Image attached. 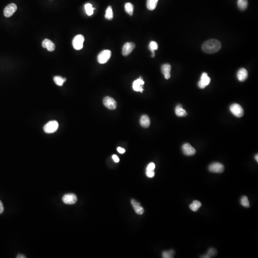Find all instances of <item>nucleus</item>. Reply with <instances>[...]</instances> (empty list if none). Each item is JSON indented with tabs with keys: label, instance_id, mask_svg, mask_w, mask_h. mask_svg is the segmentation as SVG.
Masks as SVG:
<instances>
[{
	"label": "nucleus",
	"instance_id": "obj_13",
	"mask_svg": "<svg viewBox=\"0 0 258 258\" xmlns=\"http://www.w3.org/2000/svg\"><path fill=\"white\" fill-rule=\"evenodd\" d=\"M144 84H145L144 81L142 80L141 77H140L139 79H137L133 82V89L135 92H142L143 89L142 88V86L144 85Z\"/></svg>",
	"mask_w": 258,
	"mask_h": 258
},
{
	"label": "nucleus",
	"instance_id": "obj_36",
	"mask_svg": "<svg viewBox=\"0 0 258 258\" xmlns=\"http://www.w3.org/2000/svg\"><path fill=\"white\" fill-rule=\"evenodd\" d=\"M17 258H26V257L24 255H21V254H20V255H17V257H16Z\"/></svg>",
	"mask_w": 258,
	"mask_h": 258
},
{
	"label": "nucleus",
	"instance_id": "obj_14",
	"mask_svg": "<svg viewBox=\"0 0 258 258\" xmlns=\"http://www.w3.org/2000/svg\"><path fill=\"white\" fill-rule=\"evenodd\" d=\"M131 204L136 214L138 215H142L143 213L144 209L141 206L140 204L137 202V201L134 199H132L131 200Z\"/></svg>",
	"mask_w": 258,
	"mask_h": 258
},
{
	"label": "nucleus",
	"instance_id": "obj_4",
	"mask_svg": "<svg viewBox=\"0 0 258 258\" xmlns=\"http://www.w3.org/2000/svg\"><path fill=\"white\" fill-rule=\"evenodd\" d=\"M84 41V36L81 35H78L75 36L72 41V45L74 49L77 50L82 49Z\"/></svg>",
	"mask_w": 258,
	"mask_h": 258
},
{
	"label": "nucleus",
	"instance_id": "obj_27",
	"mask_svg": "<svg viewBox=\"0 0 258 258\" xmlns=\"http://www.w3.org/2000/svg\"><path fill=\"white\" fill-rule=\"evenodd\" d=\"M85 8L86 13L88 15H89V16L92 15L93 14L94 10L95 9L92 7V4H90V3H87L85 5Z\"/></svg>",
	"mask_w": 258,
	"mask_h": 258
},
{
	"label": "nucleus",
	"instance_id": "obj_33",
	"mask_svg": "<svg viewBox=\"0 0 258 258\" xmlns=\"http://www.w3.org/2000/svg\"><path fill=\"white\" fill-rule=\"evenodd\" d=\"M3 211H4V207H3L2 202L0 200V214L3 213Z\"/></svg>",
	"mask_w": 258,
	"mask_h": 258
},
{
	"label": "nucleus",
	"instance_id": "obj_23",
	"mask_svg": "<svg viewBox=\"0 0 258 258\" xmlns=\"http://www.w3.org/2000/svg\"><path fill=\"white\" fill-rule=\"evenodd\" d=\"M248 6V2L247 0H238V7L240 10L244 11L247 8Z\"/></svg>",
	"mask_w": 258,
	"mask_h": 258
},
{
	"label": "nucleus",
	"instance_id": "obj_5",
	"mask_svg": "<svg viewBox=\"0 0 258 258\" xmlns=\"http://www.w3.org/2000/svg\"><path fill=\"white\" fill-rule=\"evenodd\" d=\"M230 110L234 116L238 118H240L243 116L244 114V110L242 107L239 104H236V103L231 105V106L230 107Z\"/></svg>",
	"mask_w": 258,
	"mask_h": 258
},
{
	"label": "nucleus",
	"instance_id": "obj_34",
	"mask_svg": "<svg viewBox=\"0 0 258 258\" xmlns=\"http://www.w3.org/2000/svg\"><path fill=\"white\" fill-rule=\"evenodd\" d=\"M117 151H118L119 153H120V154H124L125 152V149H123L122 148L120 147L117 148Z\"/></svg>",
	"mask_w": 258,
	"mask_h": 258
},
{
	"label": "nucleus",
	"instance_id": "obj_6",
	"mask_svg": "<svg viewBox=\"0 0 258 258\" xmlns=\"http://www.w3.org/2000/svg\"><path fill=\"white\" fill-rule=\"evenodd\" d=\"M17 6L14 3H10L4 8L3 14L5 17H10L17 10Z\"/></svg>",
	"mask_w": 258,
	"mask_h": 258
},
{
	"label": "nucleus",
	"instance_id": "obj_22",
	"mask_svg": "<svg viewBox=\"0 0 258 258\" xmlns=\"http://www.w3.org/2000/svg\"><path fill=\"white\" fill-rule=\"evenodd\" d=\"M158 47V44H157V43L156 42L151 41V42H150V44H149V49H150V51L152 52V57H154V56H155V53H154V51H155V50H157Z\"/></svg>",
	"mask_w": 258,
	"mask_h": 258
},
{
	"label": "nucleus",
	"instance_id": "obj_25",
	"mask_svg": "<svg viewBox=\"0 0 258 258\" xmlns=\"http://www.w3.org/2000/svg\"><path fill=\"white\" fill-rule=\"evenodd\" d=\"M133 4L130 3V2H127L125 4V10L126 12L131 16L133 15Z\"/></svg>",
	"mask_w": 258,
	"mask_h": 258
},
{
	"label": "nucleus",
	"instance_id": "obj_3",
	"mask_svg": "<svg viewBox=\"0 0 258 258\" xmlns=\"http://www.w3.org/2000/svg\"><path fill=\"white\" fill-rule=\"evenodd\" d=\"M112 52L110 50H105L101 51L98 56V61L100 64L107 63L111 58Z\"/></svg>",
	"mask_w": 258,
	"mask_h": 258
},
{
	"label": "nucleus",
	"instance_id": "obj_32",
	"mask_svg": "<svg viewBox=\"0 0 258 258\" xmlns=\"http://www.w3.org/2000/svg\"><path fill=\"white\" fill-rule=\"evenodd\" d=\"M146 174L147 176L149 178H153L155 175V173L154 171H146Z\"/></svg>",
	"mask_w": 258,
	"mask_h": 258
},
{
	"label": "nucleus",
	"instance_id": "obj_37",
	"mask_svg": "<svg viewBox=\"0 0 258 258\" xmlns=\"http://www.w3.org/2000/svg\"><path fill=\"white\" fill-rule=\"evenodd\" d=\"M255 160H256V161H257V162H258V154H256V155H255Z\"/></svg>",
	"mask_w": 258,
	"mask_h": 258
},
{
	"label": "nucleus",
	"instance_id": "obj_17",
	"mask_svg": "<svg viewBox=\"0 0 258 258\" xmlns=\"http://www.w3.org/2000/svg\"><path fill=\"white\" fill-rule=\"evenodd\" d=\"M248 76V73L246 69L244 68H241L238 71L237 73V78L239 81L243 82L244 81Z\"/></svg>",
	"mask_w": 258,
	"mask_h": 258
},
{
	"label": "nucleus",
	"instance_id": "obj_18",
	"mask_svg": "<svg viewBox=\"0 0 258 258\" xmlns=\"http://www.w3.org/2000/svg\"><path fill=\"white\" fill-rule=\"evenodd\" d=\"M141 125L142 127L147 128L150 126V119L147 115H143L140 119Z\"/></svg>",
	"mask_w": 258,
	"mask_h": 258
},
{
	"label": "nucleus",
	"instance_id": "obj_29",
	"mask_svg": "<svg viewBox=\"0 0 258 258\" xmlns=\"http://www.w3.org/2000/svg\"><path fill=\"white\" fill-rule=\"evenodd\" d=\"M174 252L173 250H170L169 251H166L162 252V258H173L174 254Z\"/></svg>",
	"mask_w": 258,
	"mask_h": 258
},
{
	"label": "nucleus",
	"instance_id": "obj_31",
	"mask_svg": "<svg viewBox=\"0 0 258 258\" xmlns=\"http://www.w3.org/2000/svg\"><path fill=\"white\" fill-rule=\"evenodd\" d=\"M155 165L154 162H151L148 165L146 168V171H154L155 169Z\"/></svg>",
	"mask_w": 258,
	"mask_h": 258
},
{
	"label": "nucleus",
	"instance_id": "obj_20",
	"mask_svg": "<svg viewBox=\"0 0 258 258\" xmlns=\"http://www.w3.org/2000/svg\"><path fill=\"white\" fill-rule=\"evenodd\" d=\"M201 206H202V204L199 201L194 200L192 204H190L189 207L192 211L195 212L197 211L199 209Z\"/></svg>",
	"mask_w": 258,
	"mask_h": 258
},
{
	"label": "nucleus",
	"instance_id": "obj_28",
	"mask_svg": "<svg viewBox=\"0 0 258 258\" xmlns=\"http://www.w3.org/2000/svg\"><path fill=\"white\" fill-rule=\"evenodd\" d=\"M240 203L244 207H250V202L248 201V198L246 196H243L241 198Z\"/></svg>",
	"mask_w": 258,
	"mask_h": 258
},
{
	"label": "nucleus",
	"instance_id": "obj_26",
	"mask_svg": "<svg viewBox=\"0 0 258 258\" xmlns=\"http://www.w3.org/2000/svg\"><path fill=\"white\" fill-rule=\"evenodd\" d=\"M55 83L59 86H62L66 81V79L62 78L60 76H55L54 78Z\"/></svg>",
	"mask_w": 258,
	"mask_h": 258
},
{
	"label": "nucleus",
	"instance_id": "obj_24",
	"mask_svg": "<svg viewBox=\"0 0 258 258\" xmlns=\"http://www.w3.org/2000/svg\"><path fill=\"white\" fill-rule=\"evenodd\" d=\"M105 18L108 20H112L113 18V9L111 6H109L107 9L106 11V14L105 15Z\"/></svg>",
	"mask_w": 258,
	"mask_h": 258
},
{
	"label": "nucleus",
	"instance_id": "obj_7",
	"mask_svg": "<svg viewBox=\"0 0 258 258\" xmlns=\"http://www.w3.org/2000/svg\"><path fill=\"white\" fill-rule=\"evenodd\" d=\"M209 171L214 173H222L224 171L225 167L222 164L219 162H214L209 166Z\"/></svg>",
	"mask_w": 258,
	"mask_h": 258
},
{
	"label": "nucleus",
	"instance_id": "obj_2",
	"mask_svg": "<svg viewBox=\"0 0 258 258\" xmlns=\"http://www.w3.org/2000/svg\"><path fill=\"white\" fill-rule=\"evenodd\" d=\"M59 123L55 121H49L44 126V131L47 133H52L57 131Z\"/></svg>",
	"mask_w": 258,
	"mask_h": 258
},
{
	"label": "nucleus",
	"instance_id": "obj_8",
	"mask_svg": "<svg viewBox=\"0 0 258 258\" xmlns=\"http://www.w3.org/2000/svg\"><path fill=\"white\" fill-rule=\"evenodd\" d=\"M103 102L104 106L108 109L113 110L117 108L116 101L111 97H105L103 99Z\"/></svg>",
	"mask_w": 258,
	"mask_h": 258
},
{
	"label": "nucleus",
	"instance_id": "obj_35",
	"mask_svg": "<svg viewBox=\"0 0 258 258\" xmlns=\"http://www.w3.org/2000/svg\"><path fill=\"white\" fill-rule=\"evenodd\" d=\"M113 160L115 162H119V161H120L118 156H117L116 155H113Z\"/></svg>",
	"mask_w": 258,
	"mask_h": 258
},
{
	"label": "nucleus",
	"instance_id": "obj_12",
	"mask_svg": "<svg viewBox=\"0 0 258 258\" xmlns=\"http://www.w3.org/2000/svg\"><path fill=\"white\" fill-rule=\"evenodd\" d=\"M183 154L186 156H192L196 153L195 149L189 143H185L182 146Z\"/></svg>",
	"mask_w": 258,
	"mask_h": 258
},
{
	"label": "nucleus",
	"instance_id": "obj_21",
	"mask_svg": "<svg viewBox=\"0 0 258 258\" xmlns=\"http://www.w3.org/2000/svg\"><path fill=\"white\" fill-rule=\"evenodd\" d=\"M158 0H147V7L149 10H154L157 6Z\"/></svg>",
	"mask_w": 258,
	"mask_h": 258
},
{
	"label": "nucleus",
	"instance_id": "obj_30",
	"mask_svg": "<svg viewBox=\"0 0 258 258\" xmlns=\"http://www.w3.org/2000/svg\"><path fill=\"white\" fill-rule=\"evenodd\" d=\"M217 251L215 248H210L207 251V254L209 256V258H211L212 256H215L216 254H217Z\"/></svg>",
	"mask_w": 258,
	"mask_h": 258
},
{
	"label": "nucleus",
	"instance_id": "obj_1",
	"mask_svg": "<svg viewBox=\"0 0 258 258\" xmlns=\"http://www.w3.org/2000/svg\"><path fill=\"white\" fill-rule=\"evenodd\" d=\"M221 44L217 39H210L205 42L202 45V50L206 53L213 54L217 53L221 49Z\"/></svg>",
	"mask_w": 258,
	"mask_h": 258
},
{
	"label": "nucleus",
	"instance_id": "obj_19",
	"mask_svg": "<svg viewBox=\"0 0 258 258\" xmlns=\"http://www.w3.org/2000/svg\"><path fill=\"white\" fill-rule=\"evenodd\" d=\"M175 114L178 117H185L187 115V113L186 110L182 107L181 105H178L175 110Z\"/></svg>",
	"mask_w": 258,
	"mask_h": 258
},
{
	"label": "nucleus",
	"instance_id": "obj_10",
	"mask_svg": "<svg viewBox=\"0 0 258 258\" xmlns=\"http://www.w3.org/2000/svg\"><path fill=\"white\" fill-rule=\"evenodd\" d=\"M77 197L74 194H68L63 196L62 200L65 204L68 205H73L75 204L77 201Z\"/></svg>",
	"mask_w": 258,
	"mask_h": 258
},
{
	"label": "nucleus",
	"instance_id": "obj_15",
	"mask_svg": "<svg viewBox=\"0 0 258 258\" xmlns=\"http://www.w3.org/2000/svg\"><path fill=\"white\" fill-rule=\"evenodd\" d=\"M161 70L162 73L164 75L165 78L166 80L170 79L171 76V66L170 64H165L162 65L161 67Z\"/></svg>",
	"mask_w": 258,
	"mask_h": 258
},
{
	"label": "nucleus",
	"instance_id": "obj_11",
	"mask_svg": "<svg viewBox=\"0 0 258 258\" xmlns=\"http://www.w3.org/2000/svg\"><path fill=\"white\" fill-rule=\"evenodd\" d=\"M210 81L211 80L207 75V74L206 73H203L201 76L200 80L198 83L199 88L202 89L205 88L206 86L209 85Z\"/></svg>",
	"mask_w": 258,
	"mask_h": 258
},
{
	"label": "nucleus",
	"instance_id": "obj_16",
	"mask_svg": "<svg viewBox=\"0 0 258 258\" xmlns=\"http://www.w3.org/2000/svg\"><path fill=\"white\" fill-rule=\"evenodd\" d=\"M42 47L45 48H47L48 51L50 52L54 51L55 48L54 43L52 41L48 39H46L43 41Z\"/></svg>",
	"mask_w": 258,
	"mask_h": 258
},
{
	"label": "nucleus",
	"instance_id": "obj_9",
	"mask_svg": "<svg viewBox=\"0 0 258 258\" xmlns=\"http://www.w3.org/2000/svg\"><path fill=\"white\" fill-rule=\"evenodd\" d=\"M135 45L132 42H128L124 44L122 47V54L124 56H128L132 53V51L135 48Z\"/></svg>",
	"mask_w": 258,
	"mask_h": 258
}]
</instances>
